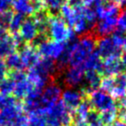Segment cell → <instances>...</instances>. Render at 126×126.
Here are the masks:
<instances>
[{"mask_svg":"<svg viewBox=\"0 0 126 126\" xmlns=\"http://www.w3.org/2000/svg\"><path fill=\"white\" fill-rule=\"evenodd\" d=\"M97 41L93 35L86 34L80 38L74 39L67 44V51L61 64L62 66L82 67L84 62L96 51Z\"/></svg>","mask_w":126,"mask_h":126,"instance_id":"cell-1","label":"cell"},{"mask_svg":"<svg viewBox=\"0 0 126 126\" xmlns=\"http://www.w3.org/2000/svg\"><path fill=\"white\" fill-rule=\"evenodd\" d=\"M47 34L51 40L68 44L75 39V33L60 16L50 15Z\"/></svg>","mask_w":126,"mask_h":126,"instance_id":"cell-2","label":"cell"},{"mask_svg":"<svg viewBox=\"0 0 126 126\" xmlns=\"http://www.w3.org/2000/svg\"><path fill=\"white\" fill-rule=\"evenodd\" d=\"M0 126H29V117L19 102L0 110Z\"/></svg>","mask_w":126,"mask_h":126,"instance_id":"cell-3","label":"cell"},{"mask_svg":"<svg viewBox=\"0 0 126 126\" xmlns=\"http://www.w3.org/2000/svg\"><path fill=\"white\" fill-rule=\"evenodd\" d=\"M99 89L107 93L113 99H123L126 97V74L101 78Z\"/></svg>","mask_w":126,"mask_h":126,"instance_id":"cell-4","label":"cell"},{"mask_svg":"<svg viewBox=\"0 0 126 126\" xmlns=\"http://www.w3.org/2000/svg\"><path fill=\"white\" fill-rule=\"evenodd\" d=\"M67 47V44L55 42L51 39H41L37 44V50L42 58L61 63L65 56Z\"/></svg>","mask_w":126,"mask_h":126,"instance_id":"cell-5","label":"cell"},{"mask_svg":"<svg viewBox=\"0 0 126 126\" xmlns=\"http://www.w3.org/2000/svg\"><path fill=\"white\" fill-rule=\"evenodd\" d=\"M88 103L98 114L117 109L115 99L101 89H94L88 93Z\"/></svg>","mask_w":126,"mask_h":126,"instance_id":"cell-6","label":"cell"},{"mask_svg":"<svg viewBox=\"0 0 126 126\" xmlns=\"http://www.w3.org/2000/svg\"><path fill=\"white\" fill-rule=\"evenodd\" d=\"M61 93L62 88L59 84L55 82L47 83L41 93L37 100V105L35 107L38 105H51L56 104L61 100Z\"/></svg>","mask_w":126,"mask_h":126,"instance_id":"cell-7","label":"cell"},{"mask_svg":"<svg viewBox=\"0 0 126 126\" xmlns=\"http://www.w3.org/2000/svg\"><path fill=\"white\" fill-rule=\"evenodd\" d=\"M86 71L82 67L69 66L63 73L62 80L68 87L77 88L84 84Z\"/></svg>","mask_w":126,"mask_h":126,"instance_id":"cell-8","label":"cell"},{"mask_svg":"<svg viewBox=\"0 0 126 126\" xmlns=\"http://www.w3.org/2000/svg\"><path fill=\"white\" fill-rule=\"evenodd\" d=\"M96 52L101 59H107L110 57L120 56L121 50L115 44L111 35L101 37L97 42Z\"/></svg>","mask_w":126,"mask_h":126,"instance_id":"cell-9","label":"cell"},{"mask_svg":"<svg viewBox=\"0 0 126 126\" xmlns=\"http://www.w3.org/2000/svg\"><path fill=\"white\" fill-rule=\"evenodd\" d=\"M23 63V68L30 69L35 67L36 63L40 61L41 57L37 48L31 44H25L19 48L18 52Z\"/></svg>","mask_w":126,"mask_h":126,"instance_id":"cell-10","label":"cell"},{"mask_svg":"<svg viewBox=\"0 0 126 126\" xmlns=\"http://www.w3.org/2000/svg\"><path fill=\"white\" fill-rule=\"evenodd\" d=\"M83 92L77 88L68 87L62 91L61 96V101L62 104L70 110L71 112L78 106L83 101Z\"/></svg>","mask_w":126,"mask_h":126,"instance_id":"cell-11","label":"cell"},{"mask_svg":"<svg viewBox=\"0 0 126 126\" xmlns=\"http://www.w3.org/2000/svg\"><path fill=\"white\" fill-rule=\"evenodd\" d=\"M23 42L18 33L12 34V35H8L0 40V59H5L8 55L16 52V49L22 47Z\"/></svg>","mask_w":126,"mask_h":126,"instance_id":"cell-12","label":"cell"},{"mask_svg":"<svg viewBox=\"0 0 126 126\" xmlns=\"http://www.w3.org/2000/svg\"><path fill=\"white\" fill-rule=\"evenodd\" d=\"M18 34H19L23 42H27V43L35 42L40 36L36 25H35L32 17L25 18L21 28H20Z\"/></svg>","mask_w":126,"mask_h":126,"instance_id":"cell-13","label":"cell"},{"mask_svg":"<svg viewBox=\"0 0 126 126\" xmlns=\"http://www.w3.org/2000/svg\"><path fill=\"white\" fill-rule=\"evenodd\" d=\"M123 69L124 67L121 63L120 57L115 56L107 58L102 61L99 73L105 76H117L122 74Z\"/></svg>","mask_w":126,"mask_h":126,"instance_id":"cell-14","label":"cell"},{"mask_svg":"<svg viewBox=\"0 0 126 126\" xmlns=\"http://www.w3.org/2000/svg\"><path fill=\"white\" fill-rule=\"evenodd\" d=\"M117 17H108L98 20L94 29L95 34L98 36H110L117 30Z\"/></svg>","mask_w":126,"mask_h":126,"instance_id":"cell-15","label":"cell"},{"mask_svg":"<svg viewBox=\"0 0 126 126\" xmlns=\"http://www.w3.org/2000/svg\"><path fill=\"white\" fill-rule=\"evenodd\" d=\"M27 79L30 81V83L31 84L33 90L35 92V94L40 96L41 93L43 90V88L48 83L49 78H47V76L43 75L42 74H41L40 72L35 69L34 67L29 69V72L26 74Z\"/></svg>","mask_w":126,"mask_h":126,"instance_id":"cell-16","label":"cell"},{"mask_svg":"<svg viewBox=\"0 0 126 126\" xmlns=\"http://www.w3.org/2000/svg\"><path fill=\"white\" fill-rule=\"evenodd\" d=\"M98 20L108 17H118L121 13L119 4L114 2H105L94 9Z\"/></svg>","mask_w":126,"mask_h":126,"instance_id":"cell-17","label":"cell"},{"mask_svg":"<svg viewBox=\"0 0 126 126\" xmlns=\"http://www.w3.org/2000/svg\"><path fill=\"white\" fill-rule=\"evenodd\" d=\"M83 5L79 7H76V18L74 23L72 27V30L75 33V35H86L89 31H91L93 29L91 28L88 23L86 22V18L83 14L82 11Z\"/></svg>","mask_w":126,"mask_h":126,"instance_id":"cell-18","label":"cell"},{"mask_svg":"<svg viewBox=\"0 0 126 126\" xmlns=\"http://www.w3.org/2000/svg\"><path fill=\"white\" fill-rule=\"evenodd\" d=\"M11 5L15 13H18L24 17H30L35 12L32 0H13Z\"/></svg>","mask_w":126,"mask_h":126,"instance_id":"cell-19","label":"cell"},{"mask_svg":"<svg viewBox=\"0 0 126 126\" xmlns=\"http://www.w3.org/2000/svg\"><path fill=\"white\" fill-rule=\"evenodd\" d=\"M49 17H50V14L46 9L40 10V11L35 12V14L33 15L32 18H33L34 22L36 25L39 34L47 33Z\"/></svg>","mask_w":126,"mask_h":126,"instance_id":"cell-20","label":"cell"},{"mask_svg":"<svg viewBox=\"0 0 126 126\" xmlns=\"http://www.w3.org/2000/svg\"><path fill=\"white\" fill-rule=\"evenodd\" d=\"M92 113V108L89 103L86 101H82L79 105V106L74 110V116H75L76 125L86 124Z\"/></svg>","mask_w":126,"mask_h":126,"instance_id":"cell-21","label":"cell"},{"mask_svg":"<svg viewBox=\"0 0 126 126\" xmlns=\"http://www.w3.org/2000/svg\"><path fill=\"white\" fill-rule=\"evenodd\" d=\"M101 80L99 72L97 71H86L84 79V86L86 88V91L87 93L97 89L99 87V83Z\"/></svg>","mask_w":126,"mask_h":126,"instance_id":"cell-22","label":"cell"},{"mask_svg":"<svg viewBox=\"0 0 126 126\" xmlns=\"http://www.w3.org/2000/svg\"><path fill=\"white\" fill-rule=\"evenodd\" d=\"M33 67L43 75L47 76V78H50V76L53 75L56 71L55 62L44 58H41L40 61L36 63V65Z\"/></svg>","mask_w":126,"mask_h":126,"instance_id":"cell-23","label":"cell"},{"mask_svg":"<svg viewBox=\"0 0 126 126\" xmlns=\"http://www.w3.org/2000/svg\"><path fill=\"white\" fill-rule=\"evenodd\" d=\"M59 16L62 18L64 21L66 22L67 25L72 29L73 25L74 23L76 18V9L72 6H70L69 4H67V3L63 4L61 7L59 11Z\"/></svg>","mask_w":126,"mask_h":126,"instance_id":"cell-24","label":"cell"},{"mask_svg":"<svg viewBox=\"0 0 126 126\" xmlns=\"http://www.w3.org/2000/svg\"><path fill=\"white\" fill-rule=\"evenodd\" d=\"M102 64V59L95 51L93 54L88 57V59L84 62L82 67L85 71H97L99 72Z\"/></svg>","mask_w":126,"mask_h":126,"instance_id":"cell-25","label":"cell"},{"mask_svg":"<svg viewBox=\"0 0 126 126\" xmlns=\"http://www.w3.org/2000/svg\"><path fill=\"white\" fill-rule=\"evenodd\" d=\"M4 63H5L8 70L10 69L12 72L13 71H23L24 69L20 55L17 52H14L10 55H8L5 58Z\"/></svg>","mask_w":126,"mask_h":126,"instance_id":"cell-26","label":"cell"},{"mask_svg":"<svg viewBox=\"0 0 126 126\" xmlns=\"http://www.w3.org/2000/svg\"><path fill=\"white\" fill-rule=\"evenodd\" d=\"M43 4L44 9H46L50 15H56L59 12L61 7L66 3V0H41Z\"/></svg>","mask_w":126,"mask_h":126,"instance_id":"cell-27","label":"cell"},{"mask_svg":"<svg viewBox=\"0 0 126 126\" xmlns=\"http://www.w3.org/2000/svg\"><path fill=\"white\" fill-rule=\"evenodd\" d=\"M24 19H25L24 16L18 14V13L13 14L12 18H11V22H10L9 26H8V31H10L11 34L18 33Z\"/></svg>","mask_w":126,"mask_h":126,"instance_id":"cell-28","label":"cell"},{"mask_svg":"<svg viewBox=\"0 0 126 126\" xmlns=\"http://www.w3.org/2000/svg\"><path fill=\"white\" fill-rule=\"evenodd\" d=\"M82 11L86 22L91 26V28L93 29L95 27V25H96L97 22H98V16H97L95 11L93 9H92V8L86 7V6L84 5L82 7Z\"/></svg>","mask_w":126,"mask_h":126,"instance_id":"cell-29","label":"cell"},{"mask_svg":"<svg viewBox=\"0 0 126 126\" xmlns=\"http://www.w3.org/2000/svg\"><path fill=\"white\" fill-rule=\"evenodd\" d=\"M14 89V82L11 78H5L0 81V94L10 96L12 94Z\"/></svg>","mask_w":126,"mask_h":126,"instance_id":"cell-30","label":"cell"},{"mask_svg":"<svg viewBox=\"0 0 126 126\" xmlns=\"http://www.w3.org/2000/svg\"><path fill=\"white\" fill-rule=\"evenodd\" d=\"M115 44L121 51H126V33L115 31L111 35Z\"/></svg>","mask_w":126,"mask_h":126,"instance_id":"cell-31","label":"cell"},{"mask_svg":"<svg viewBox=\"0 0 126 126\" xmlns=\"http://www.w3.org/2000/svg\"><path fill=\"white\" fill-rule=\"evenodd\" d=\"M16 102H17V99L15 97H11V95L7 96V95L0 94V110L5 108V107L11 106V105L16 104Z\"/></svg>","mask_w":126,"mask_h":126,"instance_id":"cell-32","label":"cell"},{"mask_svg":"<svg viewBox=\"0 0 126 126\" xmlns=\"http://www.w3.org/2000/svg\"><path fill=\"white\" fill-rule=\"evenodd\" d=\"M117 31L121 33H126V10L122 11L117 17Z\"/></svg>","mask_w":126,"mask_h":126,"instance_id":"cell-33","label":"cell"},{"mask_svg":"<svg viewBox=\"0 0 126 126\" xmlns=\"http://www.w3.org/2000/svg\"><path fill=\"white\" fill-rule=\"evenodd\" d=\"M13 14L14 13L11 10L0 12V25L8 29V26H9V23L11 22V18H12Z\"/></svg>","mask_w":126,"mask_h":126,"instance_id":"cell-34","label":"cell"},{"mask_svg":"<svg viewBox=\"0 0 126 126\" xmlns=\"http://www.w3.org/2000/svg\"><path fill=\"white\" fill-rule=\"evenodd\" d=\"M88 126H102V122L100 119L99 114L96 111H92L88 121L86 123Z\"/></svg>","mask_w":126,"mask_h":126,"instance_id":"cell-35","label":"cell"},{"mask_svg":"<svg viewBox=\"0 0 126 126\" xmlns=\"http://www.w3.org/2000/svg\"><path fill=\"white\" fill-rule=\"evenodd\" d=\"M8 68L6 67L4 60L0 59V81H2L5 78H7Z\"/></svg>","mask_w":126,"mask_h":126,"instance_id":"cell-36","label":"cell"},{"mask_svg":"<svg viewBox=\"0 0 126 126\" xmlns=\"http://www.w3.org/2000/svg\"><path fill=\"white\" fill-rule=\"evenodd\" d=\"M13 0H0V12L9 11Z\"/></svg>","mask_w":126,"mask_h":126,"instance_id":"cell-37","label":"cell"},{"mask_svg":"<svg viewBox=\"0 0 126 126\" xmlns=\"http://www.w3.org/2000/svg\"><path fill=\"white\" fill-rule=\"evenodd\" d=\"M66 3L74 8L83 5V0H66Z\"/></svg>","mask_w":126,"mask_h":126,"instance_id":"cell-38","label":"cell"},{"mask_svg":"<svg viewBox=\"0 0 126 126\" xmlns=\"http://www.w3.org/2000/svg\"><path fill=\"white\" fill-rule=\"evenodd\" d=\"M8 35H9V33H8V29L0 25V40L5 38V37H7Z\"/></svg>","mask_w":126,"mask_h":126,"instance_id":"cell-39","label":"cell"},{"mask_svg":"<svg viewBox=\"0 0 126 126\" xmlns=\"http://www.w3.org/2000/svg\"><path fill=\"white\" fill-rule=\"evenodd\" d=\"M120 61L122 63V66L124 67V69H126V51H124L122 54H121Z\"/></svg>","mask_w":126,"mask_h":126,"instance_id":"cell-40","label":"cell"},{"mask_svg":"<svg viewBox=\"0 0 126 126\" xmlns=\"http://www.w3.org/2000/svg\"><path fill=\"white\" fill-rule=\"evenodd\" d=\"M121 108H122V111L123 114L126 115V97H124L123 99H121Z\"/></svg>","mask_w":126,"mask_h":126,"instance_id":"cell-41","label":"cell"},{"mask_svg":"<svg viewBox=\"0 0 126 126\" xmlns=\"http://www.w3.org/2000/svg\"><path fill=\"white\" fill-rule=\"evenodd\" d=\"M114 126H126V124L121 121V122H117L116 124H114Z\"/></svg>","mask_w":126,"mask_h":126,"instance_id":"cell-42","label":"cell"},{"mask_svg":"<svg viewBox=\"0 0 126 126\" xmlns=\"http://www.w3.org/2000/svg\"><path fill=\"white\" fill-rule=\"evenodd\" d=\"M122 119H123V122H124V124H126V115L123 114V115H122Z\"/></svg>","mask_w":126,"mask_h":126,"instance_id":"cell-43","label":"cell"},{"mask_svg":"<svg viewBox=\"0 0 126 126\" xmlns=\"http://www.w3.org/2000/svg\"><path fill=\"white\" fill-rule=\"evenodd\" d=\"M104 126H114V124H105Z\"/></svg>","mask_w":126,"mask_h":126,"instance_id":"cell-44","label":"cell"},{"mask_svg":"<svg viewBox=\"0 0 126 126\" xmlns=\"http://www.w3.org/2000/svg\"><path fill=\"white\" fill-rule=\"evenodd\" d=\"M122 5H124V6H125V7H126V0H124V3H123V4H122Z\"/></svg>","mask_w":126,"mask_h":126,"instance_id":"cell-45","label":"cell"},{"mask_svg":"<svg viewBox=\"0 0 126 126\" xmlns=\"http://www.w3.org/2000/svg\"><path fill=\"white\" fill-rule=\"evenodd\" d=\"M76 126H88L87 124H81V125H76Z\"/></svg>","mask_w":126,"mask_h":126,"instance_id":"cell-46","label":"cell"},{"mask_svg":"<svg viewBox=\"0 0 126 126\" xmlns=\"http://www.w3.org/2000/svg\"><path fill=\"white\" fill-rule=\"evenodd\" d=\"M65 126H70V125H65Z\"/></svg>","mask_w":126,"mask_h":126,"instance_id":"cell-47","label":"cell"}]
</instances>
